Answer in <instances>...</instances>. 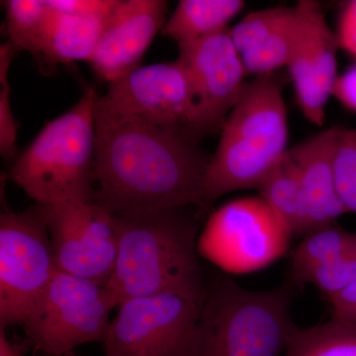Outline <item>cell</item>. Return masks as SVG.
Returning <instances> with one entry per match:
<instances>
[{
	"label": "cell",
	"mask_w": 356,
	"mask_h": 356,
	"mask_svg": "<svg viewBox=\"0 0 356 356\" xmlns=\"http://www.w3.org/2000/svg\"><path fill=\"white\" fill-rule=\"evenodd\" d=\"M287 111L282 84L275 74L255 76L221 129V138L206 170L208 209L226 194L259 189L287 153Z\"/></svg>",
	"instance_id": "cell-3"
},
{
	"label": "cell",
	"mask_w": 356,
	"mask_h": 356,
	"mask_svg": "<svg viewBox=\"0 0 356 356\" xmlns=\"http://www.w3.org/2000/svg\"><path fill=\"white\" fill-rule=\"evenodd\" d=\"M243 7L242 0H180L163 33L178 44L197 41L228 29Z\"/></svg>",
	"instance_id": "cell-18"
},
{
	"label": "cell",
	"mask_w": 356,
	"mask_h": 356,
	"mask_svg": "<svg viewBox=\"0 0 356 356\" xmlns=\"http://www.w3.org/2000/svg\"><path fill=\"white\" fill-rule=\"evenodd\" d=\"M332 95L344 107L356 113V64L337 77Z\"/></svg>",
	"instance_id": "cell-30"
},
{
	"label": "cell",
	"mask_w": 356,
	"mask_h": 356,
	"mask_svg": "<svg viewBox=\"0 0 356 356\" xmlns=\"http://www.w3.org/2000/svg\"><path fill=\"white\" fill-rule=\"evenodd\" d=\"M6 14L8 42L17 51L31 54L36 60L41 48L48 1L44 0H7L2 1Z\"/></svg>",
	"instance_id": "cell-22"
},
{
	"label": "cell",
	"mask_w": 356,
	"mask_h": 356,
	"mask_svg": "<svg viewBox=\"0 0 356 356\" xmlns=\"http://www.w3.org/2000/svg\"><path fill=\"white\" fill-rule=\"evenodd\" d=\"M356 282V247L329 264L316 267L306 276L304 283H311L327 298Z\"/></svg>",
	"instance_id": "cell-26"
},
{
	"label": "cell",
	"mask_w": 356,
	"mask_h": 356,
	"mask_svg": "<svg viewBox=\"0 0 356 356\" xmlns=\"http://www.w3.org/2000/svg\"><path fill=\"white\" fill-rule=\"evenodd\" d=\"M304 25L291 60L287 65L297 102L304 116L323 126L325 105L337 79V33L327 24L322 6L314 0H301Z\"/></svg>",
	"instance_id": "cell-13"
},
{
	"label": "cell",
	"mask_w": 356,
	"mask_h": 356,
	"mask_svg": "<svg viewBox=\"0 0 356 356\" xmlns=\"http://www.w3.org/2000/svg\"><path fill=\"white\" fill-rule=\"evenodd\" d=\"M115 307L104 286L58 270L21 325L35 350L67 356L83 344L104 343Z\"/></svg>",
	"instance_id": "cell-6"
},
{
	"label": "cell",
	"mask_w": 356,
	"mask_h": 356,
	"mask_svg": "<svg viewBox=\"0 0 356 356\" xmlns=\"http://www.w3.org/2000/svg\"><path fill=\"white\" fill-rule=\"evenodd\" d=\"M48 2L57 10L72 15L107 18L118 0H48Z\"/></svg>",
	"instance_id": "cell-27"
},
{
	"label": "cell",
	"mask_w": 356,
	"mask_h": 356,
	"mask_svg": "<svg viewBox=\"0 0 356 356\" xmlns=\"http://www.w3.org/2000/svg\"><path fill=\"white\" fill-rule=\"evenodd\" d=\"M355 247L356 234L336 224L307 234L291 252L293 280L303 284L316 267L334 261Z\"/></svg>",
	"instance_id": "cell-20"
},
{
	"label": "cell",
	"mask_w": 356,
	"mask_h": 356,
	"mask_svg": "<svg viewBox=\"0 0 356 356\" xmlns=\"http://www.w3.org/2000/svg\"><path fill=\"white\" fill-rule=\"evenodd\" d=\"M292 236L259 196L235 199L213 213L198 252L225 271L247 274L278 261Z\"/></svg>",
	"instance_id": "cell-9"
},
{
	"label": "cell",
	"mask_w": 356,
	"mask_h": 356,
	"mask_svg": "<svg viewBox=\"0 0 356 356\" xmlns=\"http://www.w3.org/2000/svg\"><path fill=\"white\" fill-rule=\"evenodd\" d=\"M58 270L41 204L0 215V327L23 321Z\"/></svg>",
	"instance_id": "cell-8"
},
{
	"label": "cell",
	"mask_w": 356,
	"mask_h": 356,
	"mask_svg": "<svg viewBox=\"0 0 356 356\" xmlns=\"http://www.w3.org/2000/svg\"><path fill=\"white\" fill-rule=\"evenodd\" d=\"M294 6H277L248 14L229 29V35L240 55L282 24L291 15Z\"/></svg>",
	"instance_id": "cell-25"
},
{
	"label": "cell",
	"mask_w": 356,
	"mask_h": 356,
	"mask_svg": "<svg viewBox=\"0 0 356 356\" xmlns=\"http://www.w3.org/2000/svg\"><path fill=\"white\" fill-rule=\"evenodd\" d=\"M178 62L191 84L194 134L199 140L221 132L247 86L242 57L229 29L178 44Z\"/></svg>",
	"instance_id": "cell-11"
},
{
	"label": "cell",
	"mask_w": 356,
	"mask_h": 356,
	"mask_svg": "<svg viewBox=\"0 0 356 356\" xmlns=\"http://www.w3.org/2000/svg\"><path fill=\"white\" fill-rule=\"evenodd\" d=\"M95 203L111 214L163 208L207 210L209 156L179 131L134 118L96 120Z\"/></svg>",
	"instance_id": "cell-1"
},
{
	"label": "cell",
	"mask_w": 356,
	"mask_h": 356,
	"mask_svg": "<svg viewBox=\"0 0 356 356\" xmlns=\"http://www.w3.org/2000/svg\"><path fill=\"white\" fill-rule=\"evenodd\" d=\"M337 195L346 213L356 214V130L339 129L334 154Z\"/></svg>",
	"instance_id": "cell-23"
},
{
	"label": "cell",
	"mask_w": 356,
	"mask_h": 356,
	"mask_svg": "<svg viewBox=\"0 0 356 356\" xmlns=\"http://www.w3.org/2000/svg\"><path fill=\"white\" fill-rule=\"evenodd\" d=\"M284 356H356V324L334 318L325 324L298 329Z\"/></svg>",
	"instance_id": "cell-21"
},
{
	"label": "cell",
	"mask_w": 356,
	"mask_h": 356,
	"mask_svg": "<svg viewBox=\"0 0 356 356\" xmlns=\"http://www.w3.org/2000/svg\"><path fill=\"white\" fill-rule=\"evenodd\" d=\"M67 356H76V355H74V353H72V355H69Z\"/></svg>",
	"instance_id": "cell-32"
},
{
	"label": "cell",
	"mask_w": 356,
	"mask_h": 356,
	"mask_svg": "<svg viewBox=\"0 0 356 356\" xmlns=\"http://www.w3.org/2000/svg\"><path fill=\"white\" fill-rule=\"evenodd\" d=\"M259 197L277 216L291 236L310 232L308 208L298 165L289 149L264 178Z\"/></svg>",
	"instance_id": "cell-17"
},
{
	"label": "cell",
	"mask_w": 356,
	"mask_h": 356,
	"mask_svg": "<svg viewBox=\"0 0 356 356\" xmlns=\"http://www.w3.org/2000/svg\"><path fill=\"white\" fill-rule=\"evenodd\" d=\"M189 208L114 215L118 254L106 288L117 305L140 297L175 293L204 298L195 218Z\"/></svg>",
	"instance_id": "cell-2"
},
{
	"label": "cell",
	"mask_w": 356,
	"mask_h": 356,
	"mask_svg": "<svg viewBox=\"0 0 356 356\" xmlns=\"http://www.w3.org/2000/svg\"><path fill=\"white\" fill-rule=\"evenodd\" d=\"M303 25V8L298 1L291 15L282 24L241 55L248 76L274 74L276 70L287 67L301 36Z\"/></svg>",
	"instance_id": "cell-19"
},
{
	"label": "cell",
	"mask_w": 356,
	"mask_h": 356,
	"mask_svg": "<svg viewBox=\"0 0 356 356\" xmlns=\"http://www.w3.org/2000/svg\"><path fill=\"white\" fill-rule=\"evenodd\" d=\"M334 318L356 324V282L330 297Z\"/></svg>",
	"instance_id": "cell-29"
},
{
	"label": "cell",
	"mask_w": 356,
	"mask_h": 356,
	"mask_svg": "<svg viewBox=\"0 0 356 356\" xmlns=\"http://www.w3.org/2000/svg\"><path fill=\"white\" fill-rule=\"evenodd\" d=\"M204 298L163 293L122 302L105 356H198Z\"/></svg>",
	"instance_id": "cell-7"
},
{
	"label": "cell",
	"mask_w": 356,
	"mask_h": 356,
	"mask_svg": "<svg viewBox=\"0 0 356 356\" xmlns=\"http://www.w3.org/2000/svg\"><path fill=\"white\" fill-rule=\"evenodd\" d=\"M89 88L14 159L9 179L42 205L95 202V99Z\"/></svg>",
	"instance_id": "cell-4"
},
{
	"label": "cell",
	"mask_w": 356,
	"mask_h": 356,
	"mask_svg": "<svg viewBox=\"0 0 356 356\" xmlns=\"http://www.w3.org/2000/svg\"><path fill=\"white\" fill-rule=\"evenodd\" d=\"M339 127L316 134L289 149L298 165L308 208L310 232L336 224L346 214L337 195L334 154Z\"/></svg>",
	"instance_id": "cell-15"
},
{
	"label": "cell",
	"mask_w": 356,
	"mask_h": 356,
	"mask_svg": "<svg viewBox=\"0 0 356 356\" xmlns=\"http://www.w3.org/2000/svg\"><path fill=\"white\" fill-rule=\"evenodd\" d=\"M48 6L41 48L36 58L40 69L43 72H51L58 65H67L76 60L89 63L108 17L72 15L57 10L49 2Z\"/></svg>",
	"instance_id": "cell-16"
},
{
	"label": "cell",
	"mask_w": 356,
	"mask_h": 356,
	"mask_svg": "<svg viewBox=\"0 0 356 356\" xmlns=\"http://www.w3.org/2000/svg\"><path fill=\"white\" fill-rule=\"evenodd\" d=\"M291 289L254 291L229 276L206 289L199 320L198 356H280L297 331Z\"/></svg>",
	"instance_id": "cell-5"
},
{
	"label": "cell",
	"mask_w": 356,
	"mask_h": 356,
	"mask_svg": "<svg viewBox=\"0 0 356 356\" xmlns=\"http://www.w3.org/2000/svg\"><path fill=\"white\" fill-rule=\"evenodd\" d=\"M16 50L10 42L0 46V154L6 161L17 156L16 140L19 124L14 117L11 104V86L8 72Z\"/></svg>",
	"instance_id": "cell-24"
},
{
	"label": "cell",
	"mask_w": 356,
	"mask_h": 356,
	"mask_svg": "<svg viewBox=\"0 0 356 356\" xmlns=\"http://www.w3.org/2000/svg\"><path fill=\"white\" fill-rule=\"evenodd\" d=\"M339 47L356 58V0L344 6L337 33Z\"/></svg>",
	"instance_id": "cell-28"
},
{
	"label": "cell",
	"mask_w": 356,
	"mask_h": 356,
	"mask_svg": "<svg viewBox=\"0 0 356 356\" xmlns=\"http://www.w3.org/2000/svg\"><path fill=\"white\" fill-rule=\"evenodd\" d=\"M168 9L165 0H118L89 60L95 74L111 83L139 67L165 27Z\"/></svg>",
	"instance_id": "cell-14"
},
{
	"label": "cell",
	"mask_w": 356,
	"mask_h": 356,
	"mask_svg": "<svg viewBox=\"0 0 356 356\" xmlns=\"http://www.w3.org/2000/svg\"><path fill=\"white\" fill-rule=\"evenodd\" d=\"M96 120L134 118L191 136L194 105L191 84L178 60L140 65L97 95Z\"/></svg>",
	"instance_id": "cell-10"
},
{
	"label": "cell",
	"mask_w": 356,
	"mask_h": 356,
	"mask_svg": "<svg viewBox=\"0 0 356 356\" xmlns=\"http://www.w3.org/2000/svg\"><path fill=\"white\" fill-rule=\"evenodd\" d=\"M0 356H23L20 348L7 339L3 329L0 330Z\"/></svg>",
	"instance_id": "cell-31"
},
{
	"label": "cell",
	"mask_w": 356,
	"mask_h": 356,
	"mask_svg": "<svg viewBox=\"0 0 356 356\" xmlns=\"http://www.w3.org/2000/svg\"><path fill=\"white\" fill-rule=\"evenodd\" d=\"M41 206L58 270L106 286L118 254L114 215L95 202Z\"/></svg>",
	"instance_id": "cell-12"
}]
</instances>
